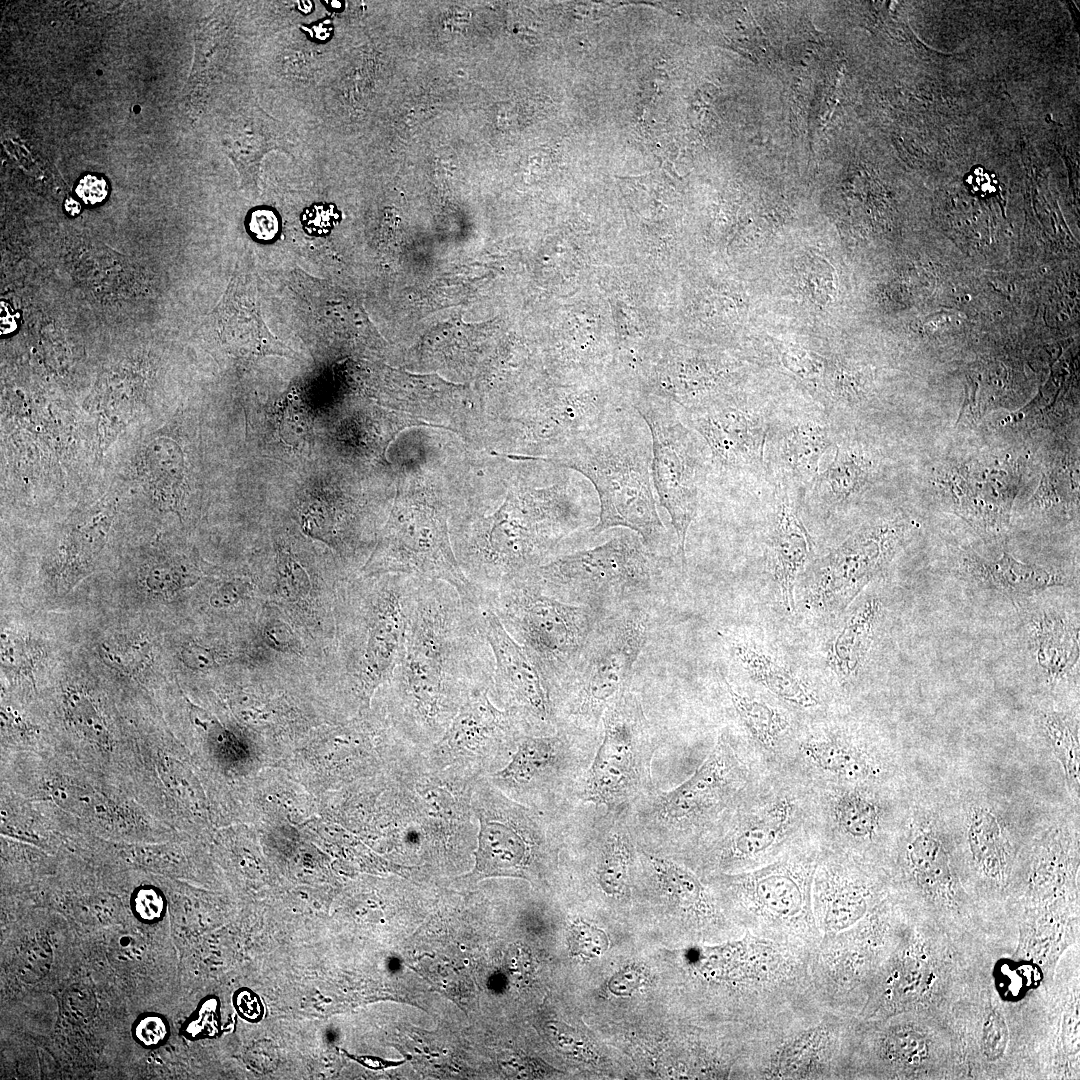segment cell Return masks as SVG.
Instances as JSON below:
<instances>
[{
    "mask_svg": "<svg viewBox=\"0 0 1080 1080\" xmlns=\"http://www.w3.org/2000/svg\"><path fill=\"white\" fill-rule=\"evenodd\" d=\"M9 309L6 304H1V332L4 334H8L16 327V320Z\"/></svg>",
    "mask_w": 1080,
    "mask_h": 1080,
    "instance_id": "obj_57",
    "label": "cell"
},
{
    "mask_svg": "<svg viewBox=\"0 0 1080 1080\" xmlns=\"http://www.w3.org/2000/svg\"><path fill=\"white\" fill-rule=\"evenodd\" d=\"M1041 723L1056 752L1064 755L1070 775L1078 778V725L1069 716L1052 711L1042 714Z\"/></svg>",
    "mask_w": 1080,
    "mask_h": 1080,
    "instance_id": "obj_39",
    "label": "cell"
},
{
    "mask_svg": "<svg viewBox=\"0 0 1080 1080\" xmlns=\"http://www.w3.org/2000/svg\"><path fill=\"white\" fill-rule=\"evenodd\" d=\"M417 581L418 577L393 574L361 589L352 666L364 694L391 678L403 657Z\"/></svg>",
    "mask_w": 1080,
    "mask_h": 1080,
    "instance_id": "obj_16",
    "label": "cell"
},
{
    "mask_svg": "<svg viewBox=\"0 0 1080 1080\" xmlns=\"http://www.w3.org/2000/svg\"><path fill=\"white\" fill-rule=\"evenodd\" d=\"M1 659L4 666L17 671H30L37 662V650L25 636L3 631Z\"/></svg>",
    "mask_w": 1080,
    "mask_h": 1080,
    "instance_id": "obj_44",
    "label": "cell"
},
{
    "mask_svg": "<svg viewBox=\"0 0 1080 1080\" xmlns=\"http://www.w3.org/2000/svg\"><path fill=\"white\" fill-rule=\"evenodd\" d=\"M144 582L148 592L156 595H171L194 584L196 580L170 567L157 566L147 573Z\"/></svg>",
    "mask_w": 1080,
    "mask_h": 1080,
    "instance_id": "obj_45",
    "label": "cell"
},
{
    "mask_svg": "<svg viewBox=\"0 0 1080 1080\" xmlns=\"http://www.w3.org/2000/svg\"><path fill=\"white\" fill-rule=\"evenodd\" d=\"M854 1018L810 1009L755 1034L745 1043L753 1079H833L847 1076Z\"/></svg>",
    "mask_w": 1080,
    "mask_h": 1080,
    "instance_id": "obj_10",
    "label": "cell"
},
{
    "mask_svg": "<svg viewBox=\"0 0 1080 1080\" xmlns=\"http://www.w3.org/2000/svg\"><path fill=\"white\" fill-rule=\"evenodd\" d=\"M1009 1043V1029L1003 1015L991 1007L984 1016L980 1032V1049L989 1061L1003 1057Z\"/></svg>",
    "mask_w": 1080,
    "mask_h": 1080,
    "instance_id": "obj_42",
    "label": "cell"
},
{
    "mask_svg": "<svg viewBox=\"0 0 1080 1080\" xmlns=\"http://www.w3.org/2000/svg\"><path fill=\"white\" fill-rule=\"evenodd\" d=\"M777 768L813 785H881L890 774L875 745L834 722L800 726Z\"/></svg>",
    "mask_w": 1080,
    "mask_h": 1080,
    "instance_id": "obj_17",
    "label": "cell"
},
{
    "mask_svg": "<svg viewBox=\"0 0 1080 1080\" xmlns=\"http://www.w3.org/2000/svg\"><path fill=\"white\" fill-rule=\"evenodd\" d=\"M958 571L973 586L1009 597L1016 604L1046 590L1069 586L1062 572L1023 563L1006 552L998 557H986L966 551L961 554Z\"/></svg>",
    "mask_w": 1080,
    "mask_h": 1080,
    "instance_id": "obj_25",
    "label": "cell"
},
{
    "mask_svg": "<svg viewBox=\"0 0 1080 1080\" xmlns=\"http://www.w3.org/2000/svg\"><path fill=\"white\" fill-rule=\"evenodd\" d=\"M493 673L481 607L446 582L418 577L404 654L392 675L413 727H444L470 696L490 691Z\"/></svg>",
    "mask_w": 1080,
    "mask_h": 1080,
    "instance_id": "obj_1",
    "label": "cell"
},
{
    "mask_svg": "<svg viewBox=\"0 0 1080 1080\" xmlns=\"http://www.w3.org/2000/svg\"><path fill=\"white\" fill-rule=\"evenodd\" d=\"M811 786L822 845L870 860L866 852L881 836L887 817L881 785Z\"/></svg>",
    "mask_w": 1080,
    "mask_h": 1080,
    "instance_id": "obj_22",
    "label": "cell"
},
{
    "mask_svg": "<svg viewBox=\"0 0 1080 1080\" xmlns=\"http://www.w3.org/2000/svg\"><path fill=\"white\" fill-rule=\"evenodd\" d=\"M672 567L671 558L623 530L600 545L554 557L525 579L559 601L612 611L647 607L665 592Z\"/></svg>",
    "mask_w": 1080,
    "mask_h": 1080,
    "instance_id": "obj_6",
    "label": "cell"
},
{
    "mask_svg": "<svg viewBox=\"0 0 1080 1080\" xmlns=\"http://www.w3.org/2000/svg\"><path fill=\"white\" fill-rule=\"evenodd\" d=\"M820 838L801 843L774 861L744 872L711 876L737 912L744 932L813 951L821 939L812 910V884Z\"/></svg>",
    "mask_w": 1080,
    "mask_h": 1080,
    "instance_id": "obj_7",
    "label": "cell"
},
{
    "mask_svg": "<svg viewBox=\"0 0 1080 1080\" xmlns=\"http://www.w3.org/2000/svg\"><path fill=\"white\" fill-rule=\"evenodd\" d=\"M480 832L476 880L494 876L527 877V870L538 856L543 832L526 809L503 802L496 814L480 812Z\"/></svg>",
    "mask_w": 1080,
    "mask_h": 1080,
    "instance_id": "obj_23",
    "label": "cell"
},
{
    "mask_svg": "<svg viewBox=\"0 0 1080 1080\" xmlns=\"http://www.w3.org/2000/svg\"><path fill=\"white\" fill-rule=\"evenodd\" d=\"M1046 591L1016 604L1022 608L1017 627L1020 652L1036 678L1050 688L1078 683V600L1068 604Z\"/></svg>",
    "mask_w": 1080,
    "mask_h": 1080,
    "instance_id": "obj_19",
    "label": "cell"
},
{
    "mask_svg": "<svg viewBox=\"0 0 1080 1080\" xmlns=\"http://www.w3.org/2000/svg\"><path fill=\"white\" fill-rule=\"evenodd\" d=\"M879 597L861 600L836 632L827 653V663L842 688L859 678L874 644L883 616Z\"/></svg>",
    "mask_w": 1080,
    "mask_h": 1080,
    "instance_id": "obj_29",
    "label": "cell"
},
{
    "mask_svg": "<svg viewBox=\"0 0 1080 1080\" xmlns=\"http://www.w3.org/2000/svg\"><path fill=\"white\" fill-rule=\"evenodd\" d=\"M236 124L223 140V150L234 164L242 187L256 191L262 159L271 151L284 150V140L276 124L262 111L244 116Z\"/></svg>",
    "mask_w": 1080,
    "mask_h": 1080,
    "instance_id": "obj_32",
    "label": "cell"
},
{
    "mask_svg": "<svg viewBox=\"0 0 1080 1080\" xmlns=\"http://www.w3.org/2000/svg\"><path fill=\"white\" fill-rule=\"evenodd\" d=\"M180 655L184 665L194 670L213 668L220 664L222 659L213 648L198 643L183 646Z\"/></svg>",
    "mask_w": 1080,
    "mask_h": 1080,
    "instance_id": "obj_47",
    "label": "cell"
},
{
    "mask_svg": "<svg viewBox=\"0 0 1080 1080\" xmlns=\"http://www.w3.org/2000/svg\"><path fill=\"white\" fill-rule=\"evenodd\" d=\"M268 644L278 650L294 652L298 642L290 627L279 620L268 622L264 629Z\"/></svg>",
    "mask_w": 1080,
    "mask_h": 1080,
    "instance_id": "obj_51",
    "label": "cell"
},
{
    "mask_svg": "<svg viewBox=\"0 0 1080 1080\" xmlns=\"http://www.w3.org/2000/svg\"><path fill=\"white\" fill-rule=\"evenodd\" d=\"M643 982V974L635 968L625 969L615 974L608 983V989L617 996H629Z\"/></svg>",
    "mask_w": 1080,
    "mask_h": 1080,
    "instance_id": "obj_54",
    "label": "cell"
},
{
    "mask_svg": "<svg viewBox=\"0 0 1080 1080\" xmlns=\"http://www.w3.org/2000/svg\"><path fill=\"white\" fill-rule=\"evenodd\" d=\"M603 736L585 773L584 800L624 813L651 791L654 745L641 703L630 689L604 712Z\"/></svg>",
    "mask_w": 1080,
    "mask_h": 1080,
    "instance_id": "obj_12",
    "label": "cell"
},
{
    "mask_svg": "<svg viewBox=\"0 0 1080 1080\" xmlns=\"http://www.w3.org/2000/svg\"><path fill=\"white\" fill-rule=\"evenodd\" d=\"M649 624L641 605L607 611L600 618L552 700L556 724L570 732L598 727L605 710L629 689Z\"/></svg>",
    "mask_w": 1080,
    "mask_h": 1080,
    "instance_id": "obj_8",
    "label": "cell"
},
{
    "mask_svg": "<svg viewBox=\"0 0 1080 1080\" xmlns=\"http://www.w3.org/2000/svg\"><path fill=\"white\" fill-rule=\"evenodd\" d=\"M679 413L704 442L709 471L731 478L762 469L770 429L762 413L720 398Z\"/></svg>",
    "mask_w": 1080,
    "mask_h": 1080,
    "instance_id": "obj_20",
    "label": "cell"
},
{
    "mask_svg": "<svg viewBox=\"0 0 1080 1080\" xmlns=\"http://www.w3.org/2000/svg\"><path fill=\"white\" fill-rule=\"evenodd\" d=\"M362 573L440 580L474 605L482 604L480 592L466 577L453 552L445 511L425 503L394 511Z\"/></svg>",
    "mask_w": 1080,
    "mask_h": 1080,
    "instance_id": "obj_14",
    "label": "cell"
},
{
    "mask_svg": "<svg viewBox=\"0 0 1080 1080\" xmlns=\"http://www.w3.org/2000/svg\"><path fill=\"white\" fill-rule=\"evenodd\" d=\"M566 733L522 739L510 763L498 773L502 779L526 786L556 768L568 752Z\"/></svg>",
    "mask_w": 1080,
    "mask_h": 1080,
    "instance_id": "obj_38",
    "label": "cell"
},
{
    "mask_svg": "<svg viewBox=\"0 0 1080 1080\" xmlns=\"http://www.w3.org/2000/svg\"><path fill=\"white\" fill-rule=\"evenodd\" d=\"M75 192L86 205H96L106 198L108 187L103 178L87 174L78 181Z\"/></svg>",
    "mask_w": 1080,
    "mask_h": 1080,
    "instance_id": "obj_50",
    "label": "cell"
},
{
    "mask_svg": "<svg viewBox=\"0 0 1080 1080\" xmlns=\"http://www.w3.org/2000/svg\"><path fill=\"white\" fill-rule=\"evenodd\" d=\"M873 472L874 462L868 453L859 447L841 444L832 462L818 473L810 487L824 504L841 506L865 491Z\"/></svg>",
    "mask_w": 1080,
    "mask_h": 1080,
    "instance_id": "obj_35",
    "label": "cell"
},
{
    "mask_svg": "<svg viewBox=\"0 0 1080 1080\" xmlns=\"http://www.w3.org/2000/svg\"><path fill=\"white\" fill-rule=\"evenodd\" d=\"M723 680L748 744L769 767L777 768L799 724L784 708L737 691L726 678Z\"/></svg>",
    "mask_w": 1080,
    "mask_h": 1080,
    "instance_id": "obj_28",
    "label": "cell"
},
{
    "mask_svg": "<svg viewBox=\"0 0 1080 1080\" xmlns=\"http://www.w3.org/2000/svg\"><path fill=\"white\" fill-rule=\"evenodd\" d=\"M938 968L927 944L913 936L899 944L876 976L859 1016L887 1019L925 1002L938 981Z\"/></svg>",
    "mask_w": 1080,
    "mask_h": 1080,
    "instance_id": "obj_24",
    "label": "cell"
},
{
    "mask_svg": "<svg viewBox=\"0 0 1080 1080\" xmlns=\"http://www.w3.org/2000/svg\"><path fill=\"white\" fill-rule=\"evenodd\" d=\"M540 673L551 702L607 612L559 601L531 580L508 584L483 598Z\"/></svg>",
    "mask_w": 1080,
    "mask_h": 1080,
    "instance_id": "obj_9",
    "label": "cell"
},
{
    "mask_svg": "<svg viewBox=\"0 0 1080 1080\" xmlns=\"http://www.w3.org/2000/svg\"><path fill=\"white\" fill-rule=\"evenodd\" d=\"M69 715L77 728L87 737L99 744L108 743V732L104 721L91 700L78 692L67 698Z\"/></svg>",
    "mask_w": 1080,
    "mask_h": 1080,
    "instance_id": "obj_40",
    "label": "cell"
},
{
    "mask_svg": "<svg viewBox=\"0 0 1080 1080\" xmlns=\"http://www.w3.org/2000/svg\"><path fill=\"white\" fill-rule=\"evenodd\" d=\"M732 650L749 677L788 708L811 714L823 707L819 693L775 658L748 643Z\"/></svg>",
    "mask_w": 1080,
    "mask_h": 1080,
    "instance_id": "obj_31",
    "label": "cell"
},
{
    "mask_svg": "<svg viewBox=\"0 0 1080 1080\" xmlns=\"http://www.w3.org/2000/svg\"><path fill=\"white\" fill-rule=\"evenodd\" d=\"M277 218L269 210H257L252 213L249 227L252 232L262 239L272 237L277 230Z\"/></svg>",
    "mask_w": 1080,
    "mask_h": 1080,
    "instance_id": "obj_55",
    "label": "cell"
},
{
    "mask_svg": "<svg viewBox=\"0 0 1080 1080\" xmlns=\"http://www.w3.org/2000/svg\"><path fill=\"white\" fill-rule=\"evenodd\" d=\"M914 529L915 524L904 516L861 526L812 566L805 587L808 608L823 615L843 612L885 573Z\"/></svg>",
    "mask_w": 1080,
    "mask_h": 1080,
    "instance_id": "obj_15",
    "label": "cell"
},
{
    "mask_svg": "<svg viewBox=\"0 0 1080 1080\" xmlns=\"http://www.w3.org/2000/svg\"><path fill=\"white\" fill-rule=\"evenodd\" d=\"M163 907L162 897L153 889L140 890L133 900L134 911L141 919L147 921L160 917Z\"/></svg>",
    "mask_w": 1080,
    "mask_h": 1080,
    "instance_id": "obj_52",
    "label": "cell"
},
{
    "mask_svg": "<svg viewBox=\"0 0 1080 1080\" xmlns=\"http://www.w3.org/2000/svg\"><path fill=\"white\" fill-rule=\"evenodd\" d=\"M965 184L973 194L986 198L996 194L999 182L995 173L975 166L965 176Z\"/></svg>",
    "mask_w": 1080,
    "mask_h": 1080,
    "instance_id": "obj_49",
    "label": "cell"
},
{
    "mask_svg": "<svg viewBox=\"0 0 1080 1080\" xmlns=\"http://www.w3.org/2000/svg\"><path fill=\"white\" fill-rule=\"evenodd\" d=\"M884 874L870 860L822 845L812 884L821 937L849 929L889 898Z\"/></svg>",
    "mask_w": 1080,
    "mask_h": 1080,
    "instance_id": "obj_18",
    "label": "cell"
},
{
    "mask_svg": "<svg viewBox=\"0 0 1080 1080\" xmlns=\"http://www.w3.org/2000/svg\"><path fill=\"white\" fill-rule=\"evenodd\" d=\"M568 945L572 956L593 959L607 950L609 940L603 930L583 920H577L570 927Z\"/></svg>",
    "mask_w": 1080,
    "mask_h": 1080,
    "instance_id": "obj_41",
    "label": "cell"
},
{
    "mask_svg": "<svg viewBox=\"0 0 1080 1080\" xmlns=\"http://www.w3.org/2000/svg\"><path fill=\"white\" fill-rule=\"evenodd\" d=\"M328 2L331 3V4L326 3V5H328V6L330 5L331 9H333V10H340L341 7H342V3L340 1H328Z\"/></svg>",
    "mask_w": 1080,
    "mask_h": 1080,
    "instance_id": "obj_59",
    "label": "cell"
},
{
    "mask_svg": "<svg viewBox=\"0 0 1080 1080\" xmlns=\"http://www.w3.org/2000/svg\"><path fill=\"white\" fill-rule=\"evenodd\" d=\"M481 615L494 657L490 689L521 728L553 727L552 702L537 668L490 608L481 606Z\"/></svg>",
    "mask_w": 1080,
    "mask_h": 1080,
    "instance_id": "obj_21",
    "label": "cell"
},
{
    "mask_svg": "<svg viewBox=\"0 0 1080 1080\" xmlns=\"http://www.w3.org/2000/svg\"><path fill=\"white\" fill-rule=\"evenodd\" d=\"M304 29L310 31L311 36L317 40H326L332 32V25L329 21H322L313 24L310 29Z\"/></svg>",
    "mask_w": 1080,
    "mask_h": 1080,
    "instance_id": "obj_56",
    "label": "cell"
},
{
    "mask_svg": "<svg viewBox=\"0 0 1080 1080\" xmlns=\"http://www.w3.org/2000/svg\"><path fill=\"white\" fill-rule=\"evenodd\" d=\"M102 650L109 663L129 673L141 670L150 660V647L145 641L105 643Z\"/></svg>",
    "mask_w": 1080,
    "mask_h": 1080,
    "instance_id": "obj_43",
    "label": "cell"
},
{
    "mask_svg": "<svg viewBox=\"0 0 1080 1080\" xmlns=\"http://www.w3.org/2000/svg\"><path fill=\"white\" fill-rule=\"evenodd\" d=\"M64 207L66 212L73 216L77 215L81 210L80 204L72 198H68L65 201Z\"/></svg>",
    "mask_w": 1080,
    "mask_h": 1080,
    "instance_id": "obj_58",
    "label": "cell"
},
{
    "mask_svg": "<svg viewBox=\"0 0 1080 1080\" xmlns=\"http://www.w3.org/2000/svg\"><path fill=\"white\" fill-rule=\"evenodd\" d=\"M492 516L478 520L465 536L460 566L483 598L527 578L552 559L560 543L593 521L584 480L566 479L546 488L523 483Z\"/></svg>",
    "mask_w": 1080,
    "mask_h": 1080,
    "instance_id": "obj_2",
    "label": "cell"
},
{
    "mask_svg": "<svg viewBox=\"0 0 1080 1080\" xmlns=\"http://www.w3.org/2000/svg\"><path fill=\"white\" fill-rule=\"evenodd\" d=\"M538 458L577 471L591 482L599 499L591 535L622 527L655 552L665 545L666 529L653 491L651 435L634 407L558 456Z\"/></svg>",
    "mask_w": 1080,
    "mask_h": 1080,
    "instance_id": "obj_3",
    "label": "cell"
},
{
    "mask_svg": "<svg viewBox=\"0 0 1080 1080\" xmlns=\"http://www.w3.org/2000/svg\"><path fill=\"white\" fill-rule=\"evenodd\" d=\"M633 405L651 435L653 486L659 505L671 519L677 536L676 556L685 568L687 532L697 515L701 487L709 473V454L671 403L639 397Z\"/></svg>",
    "mask_w": 1080,
    "mask_h": 1080,
    "instance_id": "obj_11",
    "label": "cell"
},
{
    "mask_svg": "<svg viewBox=\"0 0 1080 1080\" xmlns=\"http://www.w3.org/2000/svg\"><path fill=\"white\" fill-rule=\"evenodd\" d=\"M904 871L932 900L942 905H954L957 888L947 853L939 841L927 834L913 835L902 852Z\"/></svg>",
    "mask_w": 1080,
    "mask_h": 1080,
    "instance_id": "obj_34",
    "label": "cell"
},
{
    "mask_svg": "<svg viewBox=\"0 0 1080 1080\" xmlns=\"http://www.w3.org/2000/svg\"><path fill=\"white\" fill-rule=\"evenodd\" d=\"M280 587L284 595L291 598L305 596L310 589V580L302 566L292 559H284L280 565Z\"/></svg>",
    "mask_w": 1080,
    "mask_h": 1080,
    "instance_id": "obj_46",
    "label": "cell"
},
{
    "mask_svg": "<svg viewBox=\"0 0 1080 1080\" xmlns=\"http://www.w3.org/2000/svg\"><path fill=\"white\" fill-rule=\"evenodd\" d=\"M818 837L811 784L771 768L695 850L715 875L733 874L764 866Z\"/></svg>",
    "mask_w": 1080,
    "mask_h": 1080,
    "instance_id": "obj_5",
    "label": "cell"
},
{
    "mask_svg": "<svg viewBox=\"0 0 1080 1080\" xmlns=\"http://www.w3.org/2000/svg\"><path fill=\"white\" fill-rule=\"evenodd\" d=\"M597 836L598 886L606 896L622 898L629 889L634 852L631 830L625 821L614 818V821L604 824Z\"/></svg>",
    "mask_w": 1080,
    "mask_h": 1080,
    "instance_id": "obj_37",
    "label": "cell"
},
{
    "mask_svg": "<svg viewBox=\"0 0 1080 1080\" xmlns=\"http://www.w3.org/2000/svg\"><path fill=\"white\" fill-rule=\"evenodd\" d=\"M771 437V457L786 479L799 487L811 486L832 438L826 423L805 418L782 426Z\"/></svg>",
    "mask_w": 1080,
    "mask_h": 1080,
    "instance_id": "obj_30",
    "label": "cell"
},
{
    "mask_svg": "<svg viewBox=\"0 0 1080 1080\" xmlns=\"http://www.w3.org/2000/svg\"><path fill=\"white\" fill-rule=\"evenodd\" d=\"M167 1033L165 1022L156 1016H147L137 1024L135 1035L145 1045L154 1046L162 1042Z\"/></svg>",
    "mask_w": 1080,
    "mask_h": 1080,
    "instance_id": "obj_53",
    "label": "cell"
},
{
    "mask_svg": "<svg viewBox=\"0 0 1080 1080\" xmlns=\"http://www.w3.org/2000/svg\"><path fill=\"white\" fill-rule=\"evenodd\" d=\"M221 335L245 357L291 356L292 350L277 340L263 322L253 277L238 274L216 308Z\"/></svg>",
    "mask_w": 1080,
    "mask_h": 1080,
    "instance_id": "obj_27",
    "label": "cell"
},
{
    "mask_svg": "<svg viewBox=\"0 0 1080 1080\" xmlns=\"http://www.w3.org/2000/svg\"><path fill=\"white\" fill-rule=\"evenodd\" d=\"M771 769L748 742L723 729L697 770L676 788L638 798L632 834L658 836L696 849Z\"/></svg>",
    "mask_w": 1080,
    "mask_h": 1080,
    "instance_id": "obj_4",
    "label": "cell"
},
{
    "mask_svg": "<svg viewBox=\"0 0 1080 1080\" xmlns=\"http://www.w3.org/2000/svg\"><path fill=\"white\" fill-rule=\"evenodd\" d=\"M881 1028L873 1034L872 1051L890 1075L921 1068L932 1058V1038L919 1025L899 1022Z\"/></svg>",
    "mask_w": 1080,
    "mask_h": 1080,
    "instance_id": "obj_36",
    "label": "cell"
},
{
    "mask_svg": "<svg viewBox=\"0 0 1080 1080\" xmlns=\"http://www.w3.org/2000/svg\"><path fill=\"white\" fill-rule=\"evenodd\" d=\"M770 569L787 612L795 608L796 581L813 556V544L794 499L780 490L772 509L767 538Z\"/></svg>",
    "mask_w": 1080,
    "mask_h": 1080,
    "instance_id": "obj_26",
    "label": "cell"
},
{
    "mask_svg": "<svg viewBox=\"0 0 1080 1080\" xmlns=\"http://www.w3.org/2000/svg\"><path fill=\"white\" fill-rule=\"evenodd\" d=\"M249 590L248 583L239 580L228 581L215 590L209 602L214 608H230L244 599Z\"/></svg>",
    "mask_w": 1080,
    "mask_h": 1080,
    "instance_id": "obj_48",
    "label": "cell"
},
{
    "mask_svg": "<svg viewBox=\"0 0 1080 1080\" xmlns=\"http://www.w3.org/2000/svg\"><path fill=\"white\" fill-rule=\"evenodd\" d=\"M641 851L654 884L670 905L698 922L717 919L715 899L694 872L671 859Z\"/></svg>",
    "mask_w": 1080,
    "mask_h": 1080,
    "instance_id": "obj_33",
    "label": "cell"
},
{
    "mask_svg": "<svg viewBox=\"0 0 1080 1080\" xmlns=\"http://www.w3.org/2000/svg\"><path fill=\"white\" fill-rule=\"evenodd\" d=\"M890 906L887 899L849 929L822 936L812 951L813 989L824 1009L854 1018L858 996L868 995L895 947Z\"/></svg>",
    "mask_w": 1080,
    "mask_h": 1080,
    "instance_id": "obj_13",
    "label": "cell"
}]
</instances>
